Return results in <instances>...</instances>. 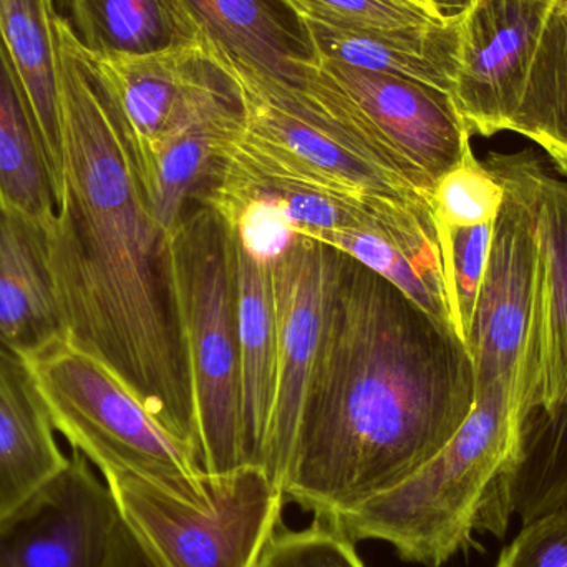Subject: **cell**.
I'll list each match as a JSON object with an SVG mask.
<instances>
[{
	"mask_svg": "<svg viewBox=\"0 0 567 567\" xmlns=\"http://www.w3.org/2000/svg\"><path fill=\"white\" fill-rule=\"evenodd\" d=\"M55 29L63 183L53 269L69 346L106 367L196 463L169 235L156 216L125 120L69 20L56 16Z\"/></svg>",
	"mask_w": 567,
	"mask_h": 567,
	"instance_id": "cell-1",
	"label": "cell"
},
{
	"mask_svg": "<svg viewBox=\"0 0 567 567\" xmlns=\"http://www.w3.org/2000/svg\"><path fill=\"white\" fill-rule=\"evenodd\" d=\"M473 406L465 343L330 248L322 340L278 480L284 498L320 519L350 512L412 478Z\"/></svg>",
	"mask_w": 567,
	"mask_h": 567,
	"instance_id": "cell-2",
	"label": "cell"
},
{
	"mask_svg": "<svg viewBox=\"0 0 567 567\" xmlns=\"http://www.w3.org/2000/svg\"><path fill=\"white\" fill-rule=\"evenodd\" d=\"M483 163L525 199L538 238L532 320L513 395L518 452L505 492L509 515L528 525L567 508V178L529 150L489 153Z\"/></svg>",
	"mask_w": 567,
	"mask_h": 567,
	"instance_id": "cell-3",
	"label": "cell"
},
{
	"mask_svg": "<svg viewBox=\"0 0 567 567\" xmlns=\"http://www.w3.org/2000/svg\"><path fill=\"white\" fill-rule=\"evenodd\" d=\"M518 439L508 393H480L458 432L412 478L323 522L353 543H389L403 561L443 566L473 545L476 532L505 536Z\"/></svg>",
	"mask_w": 567,
	"mask_h": 567,
	"instance_id": "cell-4",
	"label": "cell"
},
{
	"mask_svg": "<svg viewBox=\"0 0 567 567\" xmlns=\"http://www.w3.org/2000/svg\"><path fill=\"white\" fill-rule=\"evenodd\" d=\"M169 259L195 409L196 466L203 476L228 475L249 466L231 228L215 209L193 203L169 235Z\"/></svg>",
	"mask_w": 567,
	"mask_h": 567,
	"instance_id": "cell-5",
	"label": "cell"
},
{
	"mask_svg": "<svg viewBox=\"0 0 567 567\" xmlns=\"http://www.w3.org/2000/svg\"><path fill=\"white\" fill-rule=\"evenodd\" d=\"M209 47L235 79L245 115L241 133L223 156L226 169L307 186L385 212H433L429 195L383 165L296 86Z\"/></svg>",
	"mask_w": 567,
	"mask_h": 567,
	"instance_id": "cell-6",
	"label": "cell"
},
{
	"mask_svg": "<svg viewBox=\"0 0 567 567\" xmlns=\"http://www.w3.org/2000/svg\"><path fill=\"white\" fill-rule=\"evenodd\" d=\"M289 85L430 198L436 182L473 152L450 93L425 83L307 53Z\"/></svg>",
	"mask_w": 567,
	"mask_h": 567,
	"instance_id": "cell-7",
	"label": "cell"
},
{
	"mask_svg": "<svg viewBox=\"0 0 567 567\" xmlns=\"http://www.w3.org/2000/svg\"><path fill=\"white\" fill-rule=\"evenodd\" d=\"M32 367L56 432L100 473L140 476L189 505L212 503V478L189 449L99 360L66 343Z\"/></svg>",
	"mask_w": 567,
	"mask_h": 567,
	"instance_id": "cell-8",
	"label": "cell"
},
{
	"mask_svg": "<svg viewBox=\"0 0 567 567\" xmlns=\"http://www.w3.org/2000/svg\"><path fill=\"white\" fill-rule=\"evenodd\" d=\"M102 476L123 525L155 567H256L286 499L261 466L209 476L208 506L189 505L130 473Z\"/></svg>",
	"mask_w": 567,
	"mask_h": 567,
	"instance_id": "cell-9",
	"label": "cell"
},
{
	"mask_svg": "<svg viewBox=\"0 0 567 567\" xmlns=\"http://www.w3.org/2000/svg\"><path fill=\"white\" fill-rule=\"evenodd\" d=\"M553 0H473L458 13L450 96L472 135L509 132Z\"/></svg>",
	"mask_w": 567,
	"mask_h": 567,
	"instance_id": "cell-10",
	"label": "cell"
},
{
	"mask_svg": "<svg viewBox=\"0 0 567 567\" xmlns=\"http://www.w3.org/2000/svg\"><path fill=\"white\" fill-rule=\"evenodd\" d=\"M120 522L105 480L73 450L45 486L0 518V567H103Z\"/></svg>",
	"mask_w": 567,
	"mask_h": 567,
	"instance_id": "cell-11",
	"label": "cell"
},
{
	"mask_svg": "<svg viewBox=\"0 0 567 567\" xmlns=\"http://www.w3.org/2000/svg\"><path fill=\"white\" fill-rule=\"evenodd\" d=\"M503 186L505 205L493 231L468 352L475 372V396L492 389L505 390L513 412V395L532 320L538 238L525 199L515 189Z\"/></svg>",
	"mask_w": 567,
	"mask_h": 567,
	"instance_id": "cell-12",
	"label": "cell"
},
{
	"mask_svg": "<svg viewBox=\"0 0 567 567\" xmlns=\"http://www.w3.org/2000/svg\"><path fill=\"white\" fill-rule=\"evenodd\" d=\"M329 256V246L296 235L272 265L276 383L265 470L276 483L299 423L322 340Z\"/></svg>",
	"mask_w": 567,
	"mask_h": 567,
	"instance_id": "cell-13",
	"label": "cell"
},
{
	"mask_svg": "<svg viewBox=\"0 0 567 567\" xmlns=\"http://www.w3.org/2000/svg\"><path fill=\"white\" fill-rule=\"evenodd\" d=\"M85 55L128 126L140 165L152 146L226 76L208 40L143 55Z\"/></svg>",
	"mask_w": 567,
	"mask_h": 567,
	"instance_id": "cell-14",
	"label": "cell"
},
{
	"mask_svg": "<svg viewBox=\"0 0 567 567\" xmlns=\"http://www.w3.org/2000/svg\"><path fill=\"white\" fill-rule=\"evenodd\" d=\"M53 223L0 202V349L30 363L69 343Z\"/></svg>",
	"mask_w": 567,
	"mask_h": 567,
	"instance_id": "cell-15",
	"label": "cell"
},
{
	"mask_svg": "<svg viewBox=\"0 0 567 567\" xmlns=\"http://www.w3.org/2000/svg\"><path fill=\"white\" fill-rule=\"evenodd\" d=\"M243 123L241 95L235 79L226 72L225 79L208 90L142 159L140 168L156 216L168 235L212 185Z\"/></svg>",
	"mask_w": 567,
	"mask_h": 567,
	"instance_id": "cell-16",
	"label": "cell"
},
{
	"mask_svg": "<svg viewBox=\"0 0 567 567\" xmlns=\"http://www.w3.org/2000/svg\"><path fill=\"white\" fill-rule=\"evenodd\" d=\"M32 363L0 349V518L65 466Z\"/></svg>",
	"mask_w": 567,
	"mask_h": 567,
	"instance_id": "cell-17",
	"label": "cell"
},
{
	"mask_svg": "<svg viewBox=\"0 0 567 567\" xmlns=\"http://www.w3.org/2000/svg\"><path fill=\"white\" fill-rule=\"evenodd\" d=\"M297 23L307 53L317 59L413 80L452 93L458 53V16L435 25L393 30Z\"/></svg>",
	"mask_w": 567,
	"mask_h": 567,
	"instance_id": "cell-18",
	"label": "cell"
},
{
	"mask_svg": "<svg viewBox=\"0 0 567 567\" xmlns=\"http://www.w3.org/2000/svg\"><path fill=\"white\" fill-rule=\"evenodd\" d=\"M231 228V226H229ZM238 299L239 365L246 458L249 466H266L276 383V323L272 266L248 255L231 229Z\"/></svg>",
	"mask_w": 567,
	"mask_h": 567,
	"instance_id": "cell-19",
	"label": "cell"
},
{
	"mask_svg": "<svg viewBox=\"0 0 567 567\" xmlns=\"http://www.w3.org/2000/svg\"><path fill=\"white\" fill-rule=\"evenodd\" d=\"M56 16L53 0H0V39L35 115L60 199L63 125Z\"/></svg>",
	"mask_w": 567,
	"mask_h": 567,
	"instance_id": "cell-20",
	"label": "cell"
},
{
	"mask_svg": "<svg viewBox=\"0 0 567 567\" xmlns=\"http://www.w3.org/2000/svg\"><path fill=\"white\" fill-rule=\"evenodd\" d=\"M63 2L70 13L66 20L90 55H143L206 42L185 0Z\"/></svg>",
	"mask_w": 567,
	"mask_h": 567,
	"instance_id": "cell-21",
	"label": "cell"
},
{
	"mask_svg": "<svg viewBox=\"0 0 567 567\" xmlns=\"http://www.w3.org/2000/svg\"><path fill=\"white\" fill-rule=\"evenodd\" d=\"M0 202L55 221L59 193L25 90L0 39Z\"/></svg>",
	"mask_w": 567,
	"mask_h": 567,
	"instance_id": "cell-22",
	"label": "cell"
},
{
	"mask_svg": "<svg viewBox=\"0 0 567 567\" xmlns=\"http://www.w3.org/2000/svg\"><path fill=\"white\" fill-rule=\"evenodd\" d=\"M206 40L226 56L284 83L296 79V60L307 55L266 0H185Z\"/></svg>",
	"mask_w": 567,
	"mask_h": 567,
	"instance_id": "cell-23",
	"label": "cell"
},
{
	"mask_svg": "<svg viewBox=\"0 0 567 567\" xmlns=\"http://www.w3.org/2000/svg\"><path fill=\"white\" fill-rule=\"evenodd\" d=\"M509 132L526 136L567 178V0H553Z\"/></svg>",
	"mask_w": 567,
	"mask_h": 567,
	"instance_id": "cell-24",
	"label": "cell"
},
{
	"mask_svg": "<svg viewBox=\"0 0 567 567\" xmlns=\"http://www.w3.org/2000/svg\"><path fill=\"white\" fill-rule=\"evenodd\" d=\"M337 251L346 252L405 293L435 322L455 333L449 289L442 276L426 271L405 252L372 233H326L316 238ZM458 337V336H456Z\"/></svg>",
	"mask_w": 567,
	"mask_h": 567,
	"instance_id": "cell-25",
	"label": "cell"
},
{
	"mask_svg": "<svg viewBox=\"0 0 567 567\" xmlns=\"http://www.w3.org/2000/svg\"><path fill=\"white\" fill-rule=\"evenodd\" d=\"M505 199L498 176L472 152L436 182L430 203L436 226L453 229L496 223Z\"/></svg>",
	"mask_w": 567,
	"mask_h": 567,
	"instance_id": "cell-26",
	"label": "cell"
},
{
	"mask_svg": "<svg viewBox=\"0 0 567 567\" xmlns=\"http://www.w3.org/2000/svg\"><path fill=\"white\" fill-rule=\"evenodd\" d=\"M493 231L495 223L473 228H439L453 323L456 336L466 349L488 266Z\"/></svg>",
	"mask_w": 567,
	"mask_h": 567,
	"instance_id": "cell-27",
	"label": "cell"
},
{
	"mask_svg": "<svg viewBox=\"0 0 567 567\" xmlns=\"http://www.w3.org/2000/svg\"><path fill=\"white\" fill-rule=\"evenodd\" d=\"M297 22L353 30L413 29L449 17L410 0H278Z\"/></svg>",
	"mask_w": 567,
	"mask_h": 567,
	"instance_id": "cell-28",
	"label": "cell"
},
{
	"mask_svg": "<svg viewBox=\"0 0 567 567\" xmlns=\"http://www.w3.org/2000/svg\"><path fill=\"white\" fill-rule=\"evenodd\" d=\"M256 567H365L355 543L339 528L313 519L300 532L276 533Z\"/></svg>",
	"mask_w": 567,
	"mask_h": 567,
	"instance_id": "cell-29",
	"label": "cell"
},
{
	"mask_svg": "<svg viewBox=\"0 0 567 567\" xmlns=\"http://www.w3.org/2000/svg\"><path fill=\"white\" fill-rule=\"evenodd\" d=\"M496 567H567V508L523 525Z\"/></svg>",
	"mask_w": 567,
	"mask_h": 567,
	"instance_id": "cell-30",
	"label": "cell"
},
{
	"mask_svg": "<svg viewBox=\"0 0 567 567\" xmlns=\"http://www.w3.org/2000/svg\"><path fill=\"white\" fill-rule=\"evenodd\" d=\"M103 567H155L146 558L142 546L133 538L123 522H120Z\"/></svg>",
	"mask_w": 567,
	"mask_h": 567,
	"instance_id": "cell-31",
	"label": "cell"
},
{
	"mask_svg": "<svg viewBox=\"0 0 567 567\" xmlns=\"http://www.w3.org/2000/svg\"><path fill=\"white\" fill-rule=\"evenodd\" d=\"M410 2L419 3V6L426 7V9L435 10V9H433L432 0H410ZM435 12H436V10H435Z\"/></svg>",
	"mask_w": 567,
	"mask_h": 567,
	"instance_id": "cell-32",
	"label": "cell"
}]
</instances>
